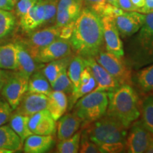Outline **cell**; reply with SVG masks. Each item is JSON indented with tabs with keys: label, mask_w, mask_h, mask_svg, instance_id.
I'll return each mask as SVG.
<instances>
[{
	"label": "cell",
	"mask_w": 153,
	"mask_h": 153,
	"mask_svg": "<svg viewBox=\"0 0 153 153\" xmlns=\"http://www.w3.org/2000/svg\"><path fill=\"white\" fill-rule=\"evenodd\" d=\"M9 72H6V70L0 68V91H1L4 85L6 79L8 76Z\"/></svg>",
	"instance_id": "f6af8a7d"
},
{
	"label": "cell",
	"mask_w": 153,
	"mask_h": 153,
	"mask_svg": "<svg viewBox=\"0 0 153 153\" xmlns=\"http://www.w3.org/2000/svg\"><path fill=\"white\" fill-rule=\"evenodd\" d=\"M76 4H84L83 0H59L57 3V11L65 9L70 6Z\"/></svg>",
	"instance_id": "60d3db41"
},
{
	"label": "cell",
	"mask_w": 153,
	"mask_h": 153,
	"mask_svg": "<svg viewBox=\"0 0 153 153\" xmlns=\"http://www.w3.org/2000/svg\"><path fill=\"white\" fill-rule=\"evenodd\" d=\"M16 17L10 11L0 9V39L9 35L14 29Z\"/></svg>",
	"instance_id": "f546056e"
},
{
	"label": "cell",
	"mask_w": 153,
	"mask_h": 153,
	"mask_svg": "<svg viewBox=\"0 0 153 153\" xmlns=\"http://www.w3.org/2000/svg\"><path fill=\"white\" fill-rule=\"evenodd\" d=\"M58 0H44L45 19L44 24H50L55 20Z\"/></svg>",
	"instance_id": "e575fe53"
},
{
	"label": "cell",
	"mask_w": 153,
	"mask_h": 153,
	"mask_svg": "<svg viewBox=\"0 0 153 153\" xmlns=\"http://www.w3.org/2000/svg\"><path fill=\"white\" fill-rule=\"evenodd\" d=\"M118 7L124 11H136L131 0H118Z\"/></svg>",
	"instance_id": "b9f144b4"
},
{
	"label": "cell",
	"mask_w": 153,
	"mask_h": 153,
	"mask_svg": "<svg viewBox=\"0 0 153 153\" xmlns=\"http://www.w3.org/2000/svg\"><path fill=\"white\" fill-rule=\"evenodd\" d=\"M24 142L9 125L0 126V150L4 149L13 152L22 150Z\"/></svg>",
	"instance_id": "44dd1931"
},
{
	"label": "cell",
	"mask_w": 153,
	"mask_h": 153,
	"mask_svg": "<svg viewBox=\"0 0 153 153\" xmlns=\"http://www.w3.org/2000/svg\"><path fill=\"white\" fill-rule=\"evenodd\" d=\"M95 60L111 75L120 86L132 85V70L124 57H118L106 51H101L94 57Z\"/></svg>",
	"instance_id": "8992f818"
},
{
	"label": "cell",
	"mask_w": 153,
	"mask_h": 153,
	"mask_svg": "<svg viewBox=\"0 0 153 153\" xmlns=\"http://www.w3.org/2000/svg\"><path fill=\"white\" fill-rule=\"evenodd\" d=\"M69 41L76 55L94 57L104 46L101 16L89 7L82 8Z\"/></svg>",
	"instance_id": "6da1fadb"
},
{
	"label": "cell",
	"mask_w": 153,
	"mask_h": 153,
	"mask_svg": "<svg viewBox=\"0 0 153 153\" xmlns=\"http://www.w3.org/2000/svg\"><path fill=\"white\" fill-rule=\"evenodd\" d=\"M138 12L144 14L153 13V0H145V5Z\"/></svg>",
	"instance_id": "ee69618b"
},
{
	"label": "cell",
	"mask_w": 153,
	"mask_h": 153,
	"mask_svg": "<svg viewBox=\"0 0 153 153\" xmlns=\"http://www.w3.org/2000/svg\"><path fill=\"white\" fill-rule=\"evenodd\" d=\"M108 99L106 91H91L78 99L73 112L82 120V127L93 123L106 114Z\"/></svg>",
	"instance_id": "5b68a950"
},
{
	"label": "cell",
	"mask_w": 153,
	"mask_h": 153,
	"mask_svg": "<svg viewBox=\"0 0 153 153\" xmlns=\"http://www.w3.org/2000/svg\"><path fill=\"white\" fill-rule=\"evenodd\" d=\"M51 85L53 91H61L66 94H72L73 90V86H72L71 80L68 76L67 69L63 70L57 76V77Z\"/></svg>",
	"instance_id": "1f68e13d"
},
{
	"label": "cell",
	"mask_w": 153,
	"mask_h": 153,
	"mask_svg": "<svg viewBox=\"0 0 153 153\" xmlns=\"http://www.w3.org/2000/svg\"><path fill=\"white\" fill-rule=\"evenodd\" d=\"M24 151L26 153H44L52 148L54 138L52 135L32 134L24 141Z\"/></svg>",
	"instance_id": "ac0fdd59"
},
{
	"label": "cell",
	"mask_w": 153,
	"mask_h": 153,
	"mask_svg": "<svg viewBox=\"0 0 153 153\" xmlns=\"http://www.w3.org/2000/svg\"><path fill=\"white\" fill-rule=\"evenodd\" d=\"M83 128L82 133L98 146L126 143L128 128L117 119L106 114Z\"/></svg>",
	"instance_id": "277c9868"
},
{
	"label": "cell",
	"mask_w": 153,
	"mask_h": 153,
	"mask_svg": "<svg viewBox=\"0 0 153 153\" xmlns=\"http://www.w3.org/2000/svg\"><path fill=\"white\" fill-rule=\"evenodd\" d=\"M93 75V74H92ZM97 83H96L95 79L92 76L89 81L85 85H80L79 89L76 92L71 94V97H70V108H72V106L75 104V103L77 101L78 99H79L81 97L87 94L90 93L95 89Z\"/></svg>",
	"instance_id": "d6a6232c"
},
{
	"label": "cell",
	"mask_w": 153,
	"mask_h": 153,
	"mask_svg": "<svg viewBox=\"0 0 153 153\" xmlns=\"http://www.w3.org/2000/svg\"><path fill=\"white\" fill-rule=\"evenodd\" d=\"M143 123L153 136V95L147 94L140 102Z\"/></svg>",
	"instance_id": "f1b7e54d"
},
{
	"label": "cell",
	"mask_w": 153,
	"mask_h": 153,
	"mask_svg": "<svg viewBox=\"0 0 153 153\" xmlns=\"http://www.w3.org/2000/svg\"><path fill=\"white\" fill-rule=\"evenodd\" d=\"M38 0H18L14 7L15 15L18 17H22L30 10Z\"/></svg>",
	"instance_id": "d590c367"
},
{
	"label": "cell",
	"mask_w": 153,
	"mask_h": 153,
	"mask_svg": "<svg viewBox=\"0 0 153 153\" xmlns=\"http://www.w3.org/2000/svg\"><path fill=\"white\" fill-rule=\"evenodd\" d=\"M124 12L123 9H121L119 7H115V6L111 4L106 3L103 7L102 10H101L99 16L101 17L107 16L110 17V18L115 19L116 17L122 14Z\"/></svg>",
	"instance_id": "74e56055"
},
{
	"label": "cell",
	"mask_w": 153,
	"mask_h": 153,
	"mask_svg": "<svg viewBox=\"0 0 153 153\" xmlns=\"http://www.w3.org/2000/svg\"><path fill=\"white\" fill-rule=\"evenodd\" d=\"M79 152L80 153H101L99 146L90 139L85 133H82L80 139Z\"/></svg>",
	"instance_id": "836d02e7"
},
{
	"label": "cell",
	"mask_w": 153,
	"mask_h": 153,
	"mask_svg": "<svg viewBox=\"0 0 153 153\" xmlns=\"http://www.w3.org/2000/svg\"><path fill=\"white\" fill-rule=\"evenodd\" d=\"M60 27L54 26H48L42 29L30 32L28 38L24 42L34 59L41 48L51 43L59 38Z\"/></svg>",
	"instance_id": "9c48e42d"
},
{
	"label": "cell",
	"mask_w": 153,
	"mask_h": 153,
	"mask_svg": "<svg viewBox=\"0 0 153 153\" xmlns=\"http://www.w3.org/2000/svg\"><path fill=\"white\" fill-rule=\"evenodd\" d=\"M103 28L104 47L106 51L118 57H124L123 43L120 38V33L115 24L114 19L101 17Z\"/></svg>",
	"instance_id": "30bf717a"
},
{
	"label": "cell",
	"mask_w": 153,
	"mask_h": 153,
	"mask_svg": "<svg viewBox=\"0 0 153 153\" xmlns=\"http://www.w3.org/2000/svg\"><path fill=\"white\" fill-rule=\"evenodd\" d=\"M71 55L72 50L70 41L58 38L40 50L36 55L35 60L40 63H48Z\"/></svg>",
	"instance_id": "7c38bea8"
},
{
	"label": "cell",
	"mask_w": 153,
	"mask_h": 153,
	"mask_svg": "<svg viewBox=\"0 0 153 153\" xmlns=\"http://www.w3.org/2000/svg\"><path fill=\"white\" fill-rule=\"evenodd\" d=\"M140 92L148 94L153 91V63L137 70L133 78Z\"/></svg>",
	"instance_id": "7402d4cb"
},
{
	"label": "cell",
	"mask_w": 153,
	"mask_h": 153,
	"mask_svg": "<svg viewBox=\"0 0 153 153\" xmlns=\"http://www.w3.org/2000/svg\"><path fill=\"white\" fill-rule=\"evenodd\" d=\"M13 108L4 97H0V126L9 121Z\"/></svg>",
	"instance_id": "8d00e7d4"
},
{
	"label": "cell",
	"mask_w": 153,
	"mask_h": 153,
	"mask_svg": "<svg viewBox=\"0 0 153 153\" xmlns=\"http://www.w3.org/2000/svg\"><path fill=\"white\" fill-rule=\"evenodd\" d=\"M106 2L111 4L115 6V7H118V0H106Z\"/></svg>",
	"instance_id": "c3c4849f"
},
{
	"label": "cell",
	"mask_w": 153,
	"mask_h": 153,
	"mask_svg": "<svg viewBox=\"0 0 153 153\" xmlns=\"http://www.w3.org/2000/svg\"><path fill=\"white\" fill-rule=\"evenodd\" d=\"M74 55H71L69 56L62 57V58L55 60L51 62H48L47 65L43 69L42 72L44 75L46 76L50 84H52L57 76L62 72L63 70L68 69L70 61Z\"/></svg>",
	"instance_id": "484cf974"
},
{
	"label": "cell",
	"mask_w": 153,
	"mask_h": 153,
	"mask_svg": "<svg viewBox=\"0 0 153 153\" xmlns=\"http://www.w3.org/2000/svg\"><path fill=\"white\" fill-rule=\"evenodd\" d=\"M83 60L85 65L90 68L97 83V86L92 91L109 92L120 87L119 84L99 62H97L94 57H85L83 58Z\"/></svg>",
	"instance_id": "8fae6325"
},
{
	"label": "cell",
	"mask_w": 153,
	"mask_h": 153,
	"mask_svg": "<svg viewBox=\"0 0 153 153\" xmlns=\"http://www.w3.org/2000/svg\"><path fill=\"white\" fill-rule=\"evenodd\" d=\"M87 7L92 9L99 15L100 14L103 7L107 3L106 0H83Z\"/></svg>",
	"instance_id": "f35d334b"
},
{
	"label": "cell",
	"mask_w": 153,
	"mask_h": 153,
	"mask_svg": "<svg viewBox=\"0 0 153 153\" xmlns=\"http://www.w3.org/2000/svg\"><path fill=\"white\" fill-rule=\"evenodd\" d=\"M0 68L4 70H18L17 51L14 43L0 46Z\"/></svg>",
	"instance_id": "603a6c76"
},
{
	"label": "cell",
	"mask_w": 153,
	"mask_h": 153,
	"mask_svg": "<svg viewBox=\"0 0 153 153\" xmlns=\"http://www.w3.org/2000/svg\"><path fill=\"white\" fill-rule=\"evenodd\" d=\"M14 1H15V2H16V1H18V0H14Z\"/></svg>",
	"instance_id": "681fc988"
},
{
	"label": "cell",
	"mask_w": 153,
	"mask_h": 153,
	"mask_svg": "<svg viewBox=\"0 0 153 153\" xmlns=\"http://www.w3.org/2000/svg\"><path fill=\"white\" fill-rule=\"evenodd\" d=\"M48 99L47 95L27 91L15 110L30 117L36 113L47 109Z\"/></svg>",
	"instance_id": "9a60e30c"
},
{
	"label": "cell",
	"mask_w": 153,
	"mask_h": 153,
	"mask_svg": "<svg viewBox=\"0 0 153 153\" xmlns=\"http://www.w3.org/2000/svg\"><path fill=\"white\" fill-rule=\"evenodd\" d=\"M85 68V64L84 62L83 57L79 55H74L67 69L68 76L73 86L72 94L76 92L79 89L81 84V74Z\"/></svg>",
	"instance_id": "4316f807"
},
{
	"label": "cell",
	"mask_w": 153,
	"mask_h": 153,
	"mask_svg": "<svg viewBox=\"0 0 153 153\" xmlns=\"http://www.w3.org/2000/svg\"><path fill=\"white\" fill-rule=\"evenodd\" d=\"M82 131H77L68 139L60 140L57 145V152L76 153L79 152Z\"/></svg>",
	"instance_id": "4dcf8cb0"
},
{
	"label": "cell",
	"mask_w": 153,
	"mask_h": 153,
	"mask_svg": "<svg viewBox=\"0 0 153 153\" xmlns=\"http://www.w3.org/2000/svg\"><path fill=\"white\" fill-rule=\"evenodd\" d=\"M84 4H76L67 8L57 11L55 16V26L62 27L63 26L74 22L79 16Z\"/></svg>",
	"instance_id": "83f0119b"
},
{
	"label": "cell",
	"mask_w": 153,
	"mask_h": 153,
	"mask_svg": "<svg viewBox=\"0 0 153 153\" xmlns=\"http://www.w3.org/2000/svg\"><path fill=\"white\" fill-rule=\"evenodd\" d=\"M145 14L138 11H124L114 19L115 24L120 36L123 38L131 37L140 29L144 24Z\"/></svg>",
	"instance_id": "4fadbf2b"
},
{
	"label": "cell",
	"mask_w": 153,
	"mask_h": 153,
	"mask_svg": "<svg viewBox=\"0 0 153 153\" xmlns=\"http://www.w3.org/2000/svg\"><path fill=\"white\" fill-rule=\"evenodd\" d=\"M53 91L51 84L42 71H36L29 76L28 92L48 96Z\"/></svg>",
	"instance_id": "cb8c5ba5"
},
{
	"label": "cell",
	"mask_w": 153,
	"mask_h": 153,
	"mask_svg": "<svg viewBox=\"0 0 153 153\" xmlns=\"http://www.w3.org/2000/svg\"><path fill=\"white\" fill-rule=\"evenodd\" d=\"M28 127L33 134L42 135H52L56 130L55 120L47 109L30 116Z\"/></svg>",
	"instance_id": "5bb4252c"
},
{
	"label": "cell",
	"mask_w": 153,
	"mask_h": 153,
	"mask_svg": "<svg viewBox=\"0 0 153 153\" xmlns=\"http://www.w3.org/2000/svg\"><path fill=\"white\" fill-rule=\"evenodd\" d=\"M28 79V76L18 70L9 72L1 89V95L13 110L16 109L25 94L27 92Z\"/></svg>",
	"instance_id": "52a82bcc"
},
{
	"label": "cell",
	"mask_w": 153,
	"mask_h": 153,
	"mask_svg": "<svg viewBox=\"0 0 153 153\" xmlns=\"http://www.w3.org/2000/svg\"><path fill=\"white\" fill-rule=\"evenodd\" d=\"M131 129L126 140V150L129 153L145 152L153 137L141 120H136L130 126Z\"/></svg>",
	"instance_id": "ba28073f"
},
{
	"label": "cell",
	"mask_w": 153,
	"mask_h": 153,
	"mask_svg": "<svg viewBox=\"0 0 153 153\" xmlns=\"http://www.w3.org/2000/svg\"><path fill=\"white\" fill-rule=\"evenodd\" d=\"M126 45L125 60L131 70L153 63V13L145 14L144 24Z\"/></svg>",
	"instance_id": "3957f363"
},
{
	"label": "cell",
	"mask_w": 153,
	"mask_h": 153,
	"mask_svg": "<svg viewBox=\"0 0 153 153\" xmlns=\"http://www.w3.org/2000/svg\"><path fill=\"white\" fill-rule=\"evenodd\" d=\"M74 22L70 23V24H67L65 26H63L62 27H60V33H59V38L67 40V41H69L70 39V38H71L72 35V33H73Z\"/></svg>",
	"instance_id": "ab89813d"
},
{
	"label": "cell",
	"mask_w": 153,
	"mask_h": 153,
	"mask_svg": "<svg viewBox=\"0 0 153 153\" xmlns=\"http://www.w3.org/2000/svg\"><path fill=\"white\" fill-rule=\"evenodd\" d=\"M136 11H138L140 9H142L145 5V0H131Z\"/></svg>",
	"instance_id": "bcb514c9"
},
{
	"label": "cell",
	"mask_w": 153,
	"mask_h": 153,
	"mask_svg": "<svg viewBox=\"0 0 153 153\" xmlns=\"http://www.w3.org/2000/svg\"><path fill=\"white\" fill-rule=\"evenodd\" d=\"M28 120L29 116H25L15 111L11 114L8 121L9 126L14 130L15 133L18 134L23 142L29 135L33 134L28 127Z\"/></svg>",
	"instance_id": "d4e9b609"
},
{
	"label": "cell",
	"mask_w": 153,
	"mask_h": 153,
	"mask_svg": "<svg viewBox=\"0 0 153 153\" xmlns=\"http://www.w3.org/2000/svg\"><path fill=\"white\" fill-rule=\"evenodd\" d=\"M16 2L14 0H0V9L11 11L14 9Z\"/></svg>",
	"instance_id": "7bdbcfd3"
},
{
	"label": "cell",
	"mask_w": 153,
	"mask_h": 153,
	"mask_svg": "<svg viewBox=\"0 0 153 153\" xmlns=\"http://www.w3.org/2000/svg\"><path fill=\"white\" fill-rule=\"evenodd\" d=\"M47 110L55 121L64 115L68 107V99L66 94L52 91L48 96Z\"/></svg>",
	"instance_id": "ffe728a7"
},
{
	"label": "cell",
	"mask_w": 153,
	"mask_h": 153,
	"mask_svg": "<svg viewBox=\"0 0 153 153\" xmlns=\"http://www.w3.org/2000/svg\"><path fill=\"white\" fill-rule=\"evenodd\" d=\"M108 99L106 115L117 119L126 128L140 116V102L132 85H123L107 92Z\"/></svg>",
	"instance_id": "7a4b0ae2"
},
{
	"label": "cell",
	"mask_w": 153,
	"mask_h": 153,
	"mask_svg": "<svg viewBox=\"0 0 153 153\" xmlns=\"http://www.w3.org/2000/svg\"><path fill=\"white\" fill-rule=\"evenodd\" d=\"M18 59V71L29 76L37 70L36 61L23 41L15 42Z\"/></svg>",
	"instance_id": "d6986e66"
},
{
	"label": "cell",
	"mask_w": 153,
	"mask_h": 153,
	"mask_svg": "<svg viewBox=\"0 0 153 153\" xmlns=\"http://www.w3.org/2000/svg\"><path fill=\"white\" fill-rule=\"evenodd\" d=\"M44 0H38L36 4L26 14L20 17L19 24L24 31L30 33L44 24Z\"/></svg>",
	"instance_id": "2e32d148"
},
{
	"label": "cell",
	"mask_w": 153,
	"mask_h": 153,
	"mask_svg": "<svg viewBox=\"0 0 153 153\" xmlns=\"http://www.w3.org/2000/svg\"><path fill=\"white\" fill-rule=\"evenodd\" d=\"M57 135L59 140L68 139L78 131L82 126V120L74 112L68 113L59 118Z\"/></svg>",
	"instance_id": "e0dca14e"
},
{
	"label": "cell",
	"mask_w": 153,
	"mask_h": 153,
	"mask_svg": "<svg viewBox=\"0 0 153 153\" xmlns=\"http://www.w3.org/2000/svg\"><path fill=\"white\" fill-rule=\"evenodd\" d=\"M146 153H153V137L152 139L150 140V142L149 143L148 148H147L146 150H145Z\"/></svg>",
	"instance_id": "7dc6e473"
}]
</instances>
